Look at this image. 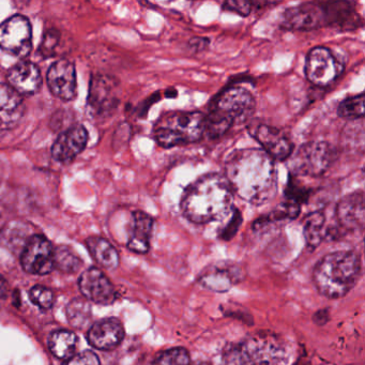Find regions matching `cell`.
Here are the masks:
<instances>
[{
    "label": "cell",
    "mask_w": 365,
    "mask_h": 365,
    "mask_svg": "<svg viewBox=\"0 0 365 365\" xmlns=\"http://www.w3.org/2000/svg\"><path fill=\"white\" fill-rule=\"evenodd\" d=\"M224 177L234 195L255 206L267 204L277 194L274 161L259 148L232 151L226 160Z\"/></svg>",
    "instance_id": "cell-1"
},
{
    "label": "cell",
    "mask_w": 365,
    "mask_h": 365,
    "mask_svg": "<svg viewBox=\"0 0 365 365\" xmlns=\"http://www.w3.org/2000/svg\"><path fill=\"white\" fill-rule=\"evenodd\" d=\"M234 193L224 175L210 173L200 177L183 192L180 208L192 223L219 221L232 213Z\"/></svg>",
    "instance_id": "cell-2"
},
{
    "label": "cell",
    "mask_w": 365,
    "mask_h": 365,
    "mask_svg": "<svg viewBox=\"0 0 365 365\" xmlns=\"http://www.w3.org/2000/svg\"><path fill=\"white\" fill-rule=\"evenodd\" d=\"M347 1H309L288 8L282 16L281 27L286 31H309L322 27L352 31L363 25L362 19Z\"/></svg>",
    "instance_id": "cell-3"
},
{
    "label": "cell",
    "mask_w": 365,
    "mask_h": 365,
    "mask_svg": "<svg viewBox=\"0 0 365 365\" xmlns=\"http://www.w3.org/2000/svg\"><path fill=\"white\" fill-rule=\"evenodd\" d=\"M361 273V258L356 252H333L324 256L314 268V285L326 298H343L358 283Z\"/></svg>",
    "instance_id": "cell-4"
},
{
    "label": "cell",
    "mask_w": 365,
    "mask_h": 365,
    "mask_svg": "<svg viewBox=\"0 0 365 365\" xmlns=\"http://www.w3.org/2000/svg\"><path fill=\"white\" fill-rule=\"evenodd\" d=\"M205 114L202 112L168 113L153 127V138L159 146L173 148L198 142L204 135Z\"/></svg>",
    "instance_id": "cell-5"
},
{
    "label": "cell",
    "mask_w": 365,
    "mask_h": 365,
    "mask_svg": "<svg viewBox=\"0 0 365 365\" xmlns=\"http://www.w3.org/2000/svg\"><path fill=\"white\" fill-rule=\"evenodd\" d=\"M284 356L285 349L277 337L260 333L228 347L222 365H279Z\"/></svg>",
    "instance_id": "cell-6"
},
{
    "label": "cell",
    "mask_w": 365,
    "mask_h": 365,
    "mask_svg": "<svg viewBox=\"0 0 365 365\" xmlns=\"http://www.w3.org/2000/svg\"><path fill=\"white\" fill-rule=\"evenodd\" d=\"M335 158V149L324 140H312L301 145L289 157L292 176L320 177L329 170Z\"/></svg>",
    "instance_id": "cell-7"
},
{
    "label": "cell",
    "mask_w": 365,
    "mask_h": 365,
    "mask_svg": "<svg viewBox=\"0 0 365 365\" xmlns=\"http://www.w3.org/2000/svg\"><path fill=\"white\" fill-rule=\"evenodd\" d=\"M255 99L245 87H226L211 103V112L228 119L232 125L245 123L255 112Z\"/></svg>",
    "instance_id": "cell-8"
},
{
    "label": "cell",
    "mask_w": 365,
    "mask_h": 365,
    "mask_svg": "<svg viewBox=\"0 0 365 365\" xmlns=\"http://www.w3.org/2000/svg\"><path fill=\"white\" fill-rule=\"evenodd\" d=\"M343 71V63L330 48L316 46L307 54L305 76L314 86L326 87L333 84Z\"/></svg>",
    "instance_id": "cell-9"
},
{
    "label": "cell",
    "mask_w": 365,
    "mask_h": 365,
    "mask_svg": "<svg viewBox=\"0 0 365 365\" xmlns=\"http://www.w3.org/2000/svg\"><path fill=\"white\" fill-rule=\"evenodd\" d=\"M33 29L29 19L14 16L0 25V48L16 55L25 57L31 50Z\"/></svg>",
    "instance_id": "cell-10"
},
{
    "label": "cell",
    "mask_w": 365,
    "mask_h": 365,
    "mask_svg": "<svg viewBox=\"0 0 365 365\" xmlns=\"http://www.w3.org/2000/svg\"><path fill=\"white\" fill-rule=\"evenodd\" d=\"M21 262L26 272L36 275L48 274L54 269L52 243L42 235H34L25 245Z\"/></svg>",
    "instance_id": "cell-11"
},
{
    "label": "cell",
    "mask_w": 365,
    "mask_h": 365,
    "mask_svg": "<svg viewBox=\"0 0 365 365\" xmlns=\"http://www.w3.org/2000/svg\"><path fill=\"white\" fill-rule=\"evenodd\" d=\"M249 131L262 146V150H264L273 161H286L294 151V146L290 138L277 128L257 125L255 127H250Z\"/></svg>",
    "instance_id": "cell-12"
},
{
    "label": "cell",
    "mask_w": 365,
    "mask_h": 365,
    "mask_svg": "<svg viewBox=\"0 0 365 365\" xmlns=\"http://www.w3.org/2000/svg\"><path fill=\"white\" fill-rule=\"evenodd\" d=\"M118 82L112 76H93L89 88L88 106L96 116H103L118 106L116 91Z\"/></svg>",
    "instance_id": "cell-13"
},
{
    "label": "cell",
    "mask_w": 365,
    "mask_h": 365,
    "mask_svg": "<svg viewBox=\"0 0 365 365\" xmlns=\"http://www.w3.org/2000/svg\"><path fill=\"white\" fill-rule=\"evenodd\" d=\"M78 286L85 298L98 304L110 305L116 300L117 294L110 279L99 269H87L78 279Z\"/></svg>",
    "instance_id": "cell-14"
},
{
    "label": "cell",
    "mask_w": 365,
    "mask_h": 365,
    "mask_svg": "<svg viewBox=\"0 0 365 365\" xmlns=\"http://www.w3.org/2000/svg\"><path fill=\"white\" fill-rule=\"evenodd\" d=\"M46 81L51 93L59 99L71 101L76 97V71L71 61L63 59L53 63Z\"/></svg>",
    "instance_id": "cell-15"
},
{
    "label": "cell",
    "mask_w": 365,
    "mask_h": 365,
    "mask_svg": "<svg viewBox=\"0 0 365 365\" xmlns=\"http://www.w3.org/2000/svg\"><path fill=\"white\" fill-rule=\"evenodd\" d=\"M339 227L345 232L363 230L365 221L364 193L352 192L337 202L335 209Z\"/></svg>",
    "instance_id": "cell-16"
},
{
    "label": "cell",
    "mask_w": 365,
    "mask_h": 365,
    "mask_svg": "<svg viewBox=\"0 0 365 365\" xmlns=\"http://www.w3.org/2000/svg\"><path fill=\"white\" fill-rule=\"evenodd\" d=\"M88 133L83 125L66 130L53 145L52 155L59 163H71L86 147Z\"/></svg>",
    "instance_id": "cell-17"
},
{
    "label": "cell",
    "mask_w": 365,
    "mask_h": 365,
    "mask_svg": "<svg viewBox=\"0 0 365 365\" xmlns=\"http://www.w3.org/2000/svg\"><path fill=\"white\" fill-rule=\"evenodd\" d=\"M125 339V329L117 318H106L96 322L87 333L89 344L96 349L112 350Z\"/></svg>",
    "instance_id": "cell-18"
},
{
    "label": "cell",
    "mask_w": 365,
    "mask_h": 365,
    "mask_svg": "<svg viewBox=\"0 0 365 365\" xmlns=\"http://www.w3.org/2000/svg\"><path fill=\"white\" fill-rule=\"evenodd\" d=\"M24 114L22 97L8 85L0 84V138L14 130Z\"/></svg>",
    "instance_id": "cell-19"
},
{
    "label": "cell",
    "mask_w": 365,
    "mask_h": 365,
    "mask_svg": "<svg viewBox=\"0 0 365 365\" xmlns=\"http://www.w3.org/2000/svg\"><path fill=\"white\" fill-rule=\"evenodd\" d=\"M8 83V86L19 95L33 96L41 88V72L33 63L22 61L10 70Z\"/></svg>",
    "instance_id": "cell-20"
},
{
    "label": "cell",
    "mask_w": 365,
    "mask_h": 365,
    "mask_svg": "<svg viewBox=\"0 0 365 365\" xmlns=\"http://www.w3.org/2000/svg\"><path fill=\"white\" fill-rule=\"evenodd\" d=\"M153 230V217L143 211H135L132 215L131 232L128 241V249L134 253L146 254L150 249Z\"/></svg>",
    "instance_id": "cell-21"
},
{
    "label": "cell",
    "mask_w": 365,
    "mask_h": 365,
    "mask_svg": "<svg viewBox=\"0 0 365 365\" xmlns=\"http://www.w3.org/2000/svg\"><path fill=\"white\" fill-rule=\"evenodd\" d=\"M86 247L93 259L104 268L114 270L119 266L118 252L106 239L91 237L86 240Z\"/></svg>",
    "instance_id": "cell-22"
},
{
    "label": "cell",
    "mask_w": 365,
    "mask_h": 365,
    "mask_svg": "<svg viewBox=\"0 0 365 365\" xmlns=\"http://www.w3.org/2000/svg\"><path fill=\"white\" fill-rule=\"evenodd\" d=\"M301 206L292 200H286L285 202L275 207L270 213L264 217H260L253 223V228L262 230L269 224L277 223V222L292 221L297 219L300 215Z\"/></svg>",
    "instance_id": "cell-23"
},
{
    "label": "cell",
    "mask_w": 365,
    "mask_h": 365,
    "mask_svg": "<svg viewBox=\"0 0 365 365\" xmlns=\"http://www.w3.org/2000/svg\"><path fill=\"white\" fill-rule=\"evenodd\" d=\"M324 223H326V217L322 211H314L305 217L303 234L309 251L317 249L322 239L324 238Z\"/></svg>",
    "instance_id": "cell-24"
},
{
    "label": "cell",
    "mask_w": 365,
    "mask_h": 365,
    "mask_svg": "<svg viewBox=\"0 0 365 365\" xmlns=\"http://www.w3.org/2000/svg\"><path fill=\"white\" fill-rule=\"evenodd\" d=\"M76 344H78V336L76 333L68 330L55 331L48 341L52 354L56 358L66 359V360L73 356Z\"/></svg>",
    "instance_id": "cell-25"
},
{
    "label": "cell",
    "mask_w": 365,
    "mask_h": 365,
    "mask_svg": "<svg viewBox=\"0 0 365 365\" xmlns=\"http://www.w3.org/2000/svg\"><path fill=\"white\" fill-rule=\"evenodd\" d=\"M236 275L232 274L228 269H213L209 271L204 277H200V281L205 287L215 292H225L230 289V286L235 282Z\"/></svg>",
    "instance_id": "cell-26"
},
{
    "label": "cell",
    "mask_w": 365,
    "mask_h": 365,
    "mask_svg": "<svg viewBox=\"0 0 365 365\" xmlns=\"http://www.w3.org/2000/svg\"><path fill=\"white\" fill-rule=\"evenodd\" d=\"M337 115L348 120H358L364 116V93L346 98L337 108Z\"/></svg>",
    "instance_id": "cell-27"
},
{
    "label": "cell",
    "mask_w": 365,
    "mask_h": 365,
    "mask_svg": "<svg viewBox=\"0 0 365 365\" xmlns=\"http://www.w3.org/2000/svg\"><path fill=\"white\" fill-rule=\"evenodd\" d=\"M150 365H191V356L185 348H170L158 354Z\"/></svg>",
    "instance_id": "cell-28"
},
{
    "label": "cell",
    "mask_w": 365,
    "mask_h": 365,
    "mask_svg": "<svg viewBox=\"0 0 365 365\" xmlns=\"http://www.w3.org/2000/svg\"><path fill=\"white\" fill-rule=\"evenodd\" d=\"M91 316V305L82 299H74L68 304L67 317L69 324L76 328H82Z\"/></svg>",
    "instance_id": "cell-29"
},
{
    "label": "cell",
    "mask_w": 365,
    "mask_h": 365,
    "mask_svg": "<svg viewBox=\"0 0 365 365\" xmlns=\"http://www.w3.org/2000/svg\"><path fill=\"white\" fill-rule=\"evenodd\" d=\"M81 264L80 258L68 247H59L54 250V268H58L63 272H76L80 269Z\"/></svg>",
    "instance_id": "cell-30"
},
{
    "label": "cell",
    "mask_w": 365,
    "mask_h": 365,
    "mask_svg": "<svg viewBox=\"0 0 365 365\" xmlns=\"http://www.w3.org/2000/svg\"><path fill=\"white\" fill-rule=\"evenodd\" d=\"M266 6H273L272 1H245V0H234L225 1L222 6L223 10L234 12L241 16H247L253 9H262Z\"/></svg>",
    "instance_id": "cell-31"
},
{
    "label": "cell",
    "mask_w": 365,
    "mask_h": 365,
    "mask_svg": "<svg viewBox=\"0 0 365 365\" xmlns=\"http://www.w3.org/2000/svg\"><path fill=\"white\" fill-rule=\"evenodd\" d=\"M312 192H313V190L307 189V187L299 185L296 179L289 174V179H288L287 185L285 187L286 200H292V202H297V204L302 206L311 197Z\"/></svg>",
    "instance_id": "cell-32"
},
{
    "label": "cell",
    "mask_w": 365,
    "mask_h": 365,
    "mask_svg": "<svg viewBox=\"0 0 365 365\" xmlns=\"http://www.w3.org/2000/svg\"><path fill=\"white\" fill-rule=\"evenodd\" d=\"M29 298L33 301L34 304L42 309H51L54 303V294L50 288L46 287V286H34L29 292Z\"/></svg>",
    "instance_id": "cell-33"
},
{
    "label": "cell",
    "mask_w": 365,
    "mask_h": 365,
    "mask_svg": "<svg viewBox=\"0 0 365 365\" xmlns=\"http://www.w3.org/2000/svg\"><path fill=\"white\" fill-rule=\"evenodd\" d=\"M241 223H242V215H241L240 210L236 208L232 209V213H230V223L222 230L220 237L224 240H230L238 232Z\"/></svg>",
    "instance_id": "cell-34"
},
{
    "label": "cell",
    "mask_w": 365,
    "mask_h": 365,
    "mask_svg": "<svg viewBox=\"0 0 365 365\" xmlns=\"http://www.w3.org/2000/svg\"><path fill=\"white\" fill-rule=\"evenodd\" d=\"M61 35L57 31H50L44 35L43 41L40 46V53L43 57H51L55 54L57 46H58Z\"/></svg>",
    "instance_id": "cell-35"
},
{
    "label": "cell",
    "mask_w": 365,
    "mask_h": 365,
    "mask_svg": "<svg viewBox=\"0 0 365 365\" xmlns=\"http://www.w3.org/2000/svg\"><path fill=\"white\" fill-rule=\"evenodd\" d=\"M63 365H101V363L95 352L85 350L68 359Z\"/></svg>",
    "instance_id": "cell-36"
},
{
    "label": "cell",
    "mask_w": 365,
    "mask_h": 365,
    "mask_svg": "<svg viewBox=\"0 0 365 365\" xmlns=\"http://www.w3.org/2000/svg\"><path fill=\"white\" fill-rule=\"evenodd\" d=\"M210 44V40L205 37H194L190 39L189 46L194 53H200L206 50Z\"/></svg>",
    "instance_id": "cell-37"
},
{
    "label": "cell",
    "mask_w": 365,
    "mask_h": 365,
    "mask_svg": "<svg viewBox=\"0 0 365 365\" xmlns=\"http://www.w3.org/2000/svg\"><path fill=\"white\" fill-rule=\"evenodd\" d=\"M178 96V91L175 88H168V91H165V97L166 98H176Z\"/></svg>",
    "instance_id": "cell-38"
},
{
    "label": "cell",
    "mask_w": 365,
    "mask_h": 365,
    "mask_svg": "<svg viewBox=\"0 0 365 365\" xmlns=\"http://www.w3.org/2000/svg\"><path fill=\"white\" fill-rule=\"evenodd\" d=\"M1 284H3V277H0V289H1V287H3V285H1Z\"/></svg>",
    "instance_id": "cell-39"
},
{
    "label": "cell",
    "mask_w": 365,
    "mask_h": 365,
    "mask_svg": "<svg viewBox=\"0 0 365 365\" xmlns=\"http://www.w3.org/2000/svg\"><path fill=\"white\" fill-rule=\"evenodd\" d=\"M196 365H209V364H207V363H200V364H196Z\"/></svg>",
    "instance_id": "cell-40"
}]
</instances>
